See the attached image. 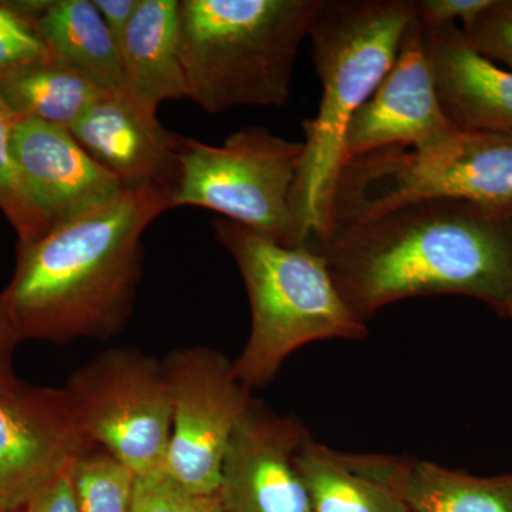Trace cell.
<instances>
[{
	"label": "cell",
	"instance_id": "1",
	"mask_svg": "<svg viewBox=\"0 0 512 512\" xmlns=\"http://www.w3.org/2000/svg\"><path fill=\"white\" fill-rule=\"evenodd\" d=\"M360 319L403 299L463 295L512 312V217L426 200L336 225L306 242Z\"/></svg>",
	"mask_w": 512,
	"mask_h": 512
},
{
	"label": "cell",
	"instance_id": "2",
	"mask_svg": "<svg viewBox=\"0 0 512 512\" xmlns=\"http://www.w3.org/2000/svg\"><path fill=\"white\" fill-rule=\"evenodd\" d=\"M173 191L127 187L110 204L18 245L0 302L22 340H109L126 328L143 271V232Z\"/></svg>",
	"mask_w": 512,
	"mask_h": 512
},
{
	"label": "cell",
	"instance_id": "3",
	"mask_svg": "<svg viewBox=\"0 0 512 512\" xmlns=\"http://www.w3.org/2000/svg\"><path fill=\"white\" fill-rule=\"evenodd\" d=\"M416 0H319L309 39L322 84L318 113L303 121V156L291 211L298 247L322 234L353 114L393 66Z\"/></svg>",
	"mask_w": 512,
	"mask_h": 512
},
{
	"label": "cell",
	"instance_id": "4",
	"mask_svg": "<svg viewBox=\"0 0 512 512\" xmlns=\"http://www.w3.org/2000/svg\"><path fill=\"white\" fill-rule=\"evenodd\" d=\"M319 0H183L178 56L187 97L208 113L284 106Z\"/></svg>",
	"mask_w": 512,
	"mask_h": 512
},
{
	"label": "cell",
	"instance_id": "5",
	"mask_svg": "<svg viewBox=\"0 0 512 512\" xmlns=\"http://www.w3.org/2000/svg\"><path fill=\"white\" fill-rule=\"evenodd\" d=\"M215 237L237 264L251 306V332L235 373L249 390L278 375L289 356L319 340H363L367 325L311 248L288 247L239 222L214 221Z\"/></svg>",
	"mask_w": 512,
	"mask_h": 512
},
{
	"label": "cell",
	"instance_id": "6",
	"mask_svg": "<svg viewBox=\"0 0 512 512\" xmlns=\"http://www.w3.org/2000/svg\"><path fill=\"white\" fill-rule=\"evenodd\" d=\"M426 200L470 202L512 217V133L458 131L437 146L386 148L348 161L323 232Z\"/></svg>",
	"mask_w": 512,
	"mask_h": 512
},
{
	"label": "cell",
	"instance_id": "7",
	"mask_svg": "<svg viewBox=\"0 0 512 512\" xmlns=\"http://www.w3.org/2000/svg\"><path fill=\"white\" fill-rule=\"evenodd\" d=\"M302 156L303 143L264 127L242 128L222 146L184 137L171 208H207L279 244L298 247L291 194Z\"/></svg>",
	"mask_w": 512,
	"mask_h": 512
},
{
	"label": "cell",
	"instance_id": "8",
	"mask_svg": "<svg viewBox=\"0 0 512 512\" xmlns=\"http://www.w3.org/2000/svg\"><path fill=\"white\" fill-rule=\"evenodd\" d=\"M64 390L97 447L134 474L165 466L173 406L163 362L134 348L104 350Z\"/></svg>",
	"mask_w": 512,
	"mask_h": 512
},
{
	"label": "cell",
	"instance_id": "9",
	"mask_svg": "<svg viewBox=\"0 0 512 512\" xmlns=\"http://www.w3.org/2000/svg\"><path fill=\"white\" fill-rule=\"evenodd\" d=\"M173 406L165 470L200 497H215L232 434L254 402L218 350L178 348L163 360Z\"/></svg>",
	"mask_w": 512,
	"mask_h": 512
},
{
	"label": "cell",
	"instance_id": "10",
	"mask_svg": "<svg viewBox=\"0 0 512 512\" xmlns=\"http://www.w3.org/2000/svg\"><path fill=\"white\" fill-rule=\"evenodd\" d=\"M64 389L0 394V512H19L40 490L96 448Z\"/></svg>",
	"mask_w": 512,
	"mask_h": 512
},
{
	"label": "cell",
	"instance_id": "11",
	"mask_svg": "<svg viewBox=\"0 0 512 512\" xmlns=\"http://www.w3.org/2000/svg\"><path fill=\"white\" fill-rule=\"evenodd\" d=\"M458 131L441 107L423 26L414 12L393 66L349 121L343 164L386 148L437 146Z\"/></svg>",
	"mask_w": 512,
	"mask_h": 512
},
{
	"label": "cell",
	"instance_id": "12",
	"mask_svg": "<svg viewBox=\"0 0 512 512\" xmlns=\"http://www.w3.org/2000/svg\"><path fill=\"white\" fill-rule=\"evenodd\" d=\"M309 431L254 400L232 434L221 468L218 500L224 512H313L298 467Z\"/></svg>",
	"mask_w": 512,
	"mask_h": 512
},
{
	"label": "cell",
	"instance_id": "13",
	"mask_svg": "<svg viewBox=\"0 0 512 512\" xmlns=\"http://www.w3.org/2000/svg\"><path fill=\"white\" fill-rule=\"evenodd\" d=\"M13 156L29 201L50 229L110 204L124 190L66 128L19 120Z\"/></svg>",
	"mask_w": 512,
	"mask_h": 512
},
{
	"label": "cell",
	"instance_id": "14",
	"mask_svg": "<svg viewBox=\"0 0 512 512\" xmlns=\"http://www.w3.org/2000/svg\"><path fill=\"white\" fill-rule=\"evenodd\" d=\"M69 131L124 188L154 184L174 192L177 187L184 137L161 126L156 111L126 90L104 94Z\"/></svg>",
	"mask_w": 512,
	"mask_h": 512
},
{
	"label": "cell",
	"instance_id": "15",
	"mask_svg": "<svg viewBox=\"0 0 512 512\" xmlns=\"http://www.w3.org/2000/svg\"><path fill=\"white\" fill-rule=\"evenodd\" d=\"M423 30L447 119L460 131L512 133V70L477 52L456 25Z\"/></svg>",
	"mask_w": 512,
	"mask_h": 512
},
{
	"label": "cell",
	"instance_id": "16",
	"mask_svg": "<svg viewBox=\"0 0 512 512\" xmlns=\"http://www.w3.org/2000/svg\"><path fill=\"white\" fill-rule=\"evenodd\" d=\"M342 456L357 473L399 495L412 512H512V474L474 477L413 457Z\"/></svg>",
	"mask_w": 512,
	"mask_h": 512
},
{
	"label": "cell",
	"instance_id": "17",
	"mask_svg": "<svg viewBox=\"0 0 512 512\" xmlns=\"http://www.w3.org/2000/svg\"><path fill=\"white\" fill-rule=\"evenodd\" d=\"M178 0H140L126 35L120 59L124 90L146 109L187 97L178 56Z\"/></svg>",
	"mask_w": 512,
	"mask_h": 512
},
{
	"label": "cell",
	"instance_id": "18",
	"mask_svg": "<svg viewBox=\"0 0 512 512\" xmlns=\"http://www.w3.org/2000/svg\"><path fill=\"white\" fill-rule=\"evenodd\" d=\"M35 28L55 59L86 74L103 92L124 90L119 47L93 0H50Z\"/></svg>",
	"mask_w": 512,
	"mask_h": 512
},
{
	"label": "cell",
	"instance_id": "19",
	"mask_svg": "<svg viewBox=\"0 0 512 512\" xmlns=\"http://www.w3.org/2000/svg\"><path fill=\"white\" fill-rule=\"evenodd\" d=\"M0 94L19 120L70 130L106 92L70 64L52 59L0 72Z\"/></svg>",
	"mask_w": 512,
	"mask_h": 512
},
{
	"label": "cell",
	"instance_id": "20",
	"mask_svg": "<svg viewBox=\"0 0 512 512\" xmlns=\"http://www.w3.org/2000/svg\"><path fill=\"white\" fill-rule=\"evenodd\" d=\"M298 467L311 494L313 512H412L390 488L357 473L342 451L303 441Z\"/></svg>",
	"mask_w": 512,
	"mask_h": 512
},
{
	"label": "cell",
	"instance_id": "21",
	"mask_svg": "<svg viewBox=\"0 0 512 512\" xmlns=\"http://www.w3.org/2000/svg\"><path fill=\"white\" fill-rule=\"evenodd\" d=\"M74 494L79 512H128L134 473L96 447L72 467Z\"/></svg>",
	"mask_w": 512,
	"mask_h": 512
},
{
	"label": "cell",
	"instance_id": "22",
	"mask_svg": "<svg viewBox=\"0 0 512 512\" xmlns=\"http://www.w3.org/2000/svg\"><path fill=\"white\" fill-rule=\"evenodd\" d=\"M19 119L0 94V210L19 235V244H29L50 231L29 201L13 156V130Z\"/></svg>",
	"mask_w": 512,
	"mask_h": 512
},
{
	"label": "cell",
	"instance_id": "23",
	"mask_svg": "<svg viewBox=\"0 0 512 512\" xmlns=\"http://www.w3.org/2000/svg\"><path fill=\"white\" fill-rule=\"evenodd\" d=\"M218 503L215 497L192 494L165 466L143 474H134L128 512H210Z\"/></svg>",
	"mask_w": 512,
	"mask_h": 512
},
{
	"label": "cell",
	"instance_id": "24",
	"mask_svg": "<svg viewBox=\"0 0 512 512\" xmlns=\"http://www.w3.org/2000/svg\"><path fill=\"white\" fill-rule=\"evenodd\" d=\"M55 59L37 35L35 25L9 2H0V72Z\"/></svg>",
	"mask_w": 512,
	"mask_h": 512
},
{
	"label": "cell",
	"instance_id": "25",
	"mask_svg": "<svg viewBox=\"0 0 512 512\" xmlns=\"http://www.w3.org/2000/svg\"><path fill=\"white\" fill-rule=\"evenodd\" d=\"M464 33L477 52L512 70V0H494Z\"/></svg>",
	"mask_w": 512,
	"mask_h": 512
},
{
	"label": "cell",
	"instance_id": "26",
	"mask_svg": "<svg viewBox=\"0 0 512 512\" xmlns=\"http://www.w3.org/2000/svg\"><path fill=\"white\" fill-rule=\"evenodd\" d=\"M493 2L494 0H416V12L424 28L456 25V20H461L466 32Z\"/></svg>",
	"mask_w": 512,
	"mask_h": 512
},
{
	"label": "cell",
	"instance_id": "27",
	"mask_svg": "<svg viewBox=\"0 0 512 512\" xmlns=\"http://www.w3.org/2000/svg\"><path fill=\"white\" fill-rule=\"evenodd\" d=\"M19 512H79L74 494L72 468L46 485Z\"/></svg>",
	"mask_w": 512,
	"mask_h": 512
},
{
	"label": "cell",
	"instance_id": "28",
	"mask_svg": "<svg viewBox=\"0 0 512 512\" xmlns=\"http://www.w3.org/2000/svg\"><path fill=\"white\" fill-rule=\"evenodd\" d=\"M20 342L23 340L0 302V394L16 392L25 384L16 377L13 367V357Z\"/></svg>",
	"mask_w": 512,
	"mask_h": 512
},
{
	"label": "cell",
	"instance_id": "29",
	"mask_svg": "<svg viewBox=\"0 0 512 512\" xmlns=\"http://www.w3.org/2000/svg\"><path fill=\"white\" fill-rule=\"evenodd\" d=\"M93 3L99 10L101 18L106 22L107 28L120 50L121 40L126 35L128 25L140 5V0H93Z\"/></svg>",
	"mask_w": 512,
	"mask_h": 512
},
{
	"label": "cell",
	"instance_id": "30",
	"mask_svg": "<svg viewBox=\"0 0 512 512\" xmlns=\"http://www.w3.org/2000/svg\"><path fill=\"white\" fill-rule=\"evenodd\" d=\"M210 512H224V510H222L220 500H218V503L215 504V507L212 508V510Z\"/></svg>",
	"mask_w": 512,
	"mask_h": 512
},
{
	"label": "cell",
	"instance_id": "31",
	"mask_svg": "<svg viewBox=\"0 0 512 512\" xmlns=\"http://www.w3.org/2000/svg\"><path fill=\"white\" fill-rule=\"evenodd\" d=\"M510 319L512 320V312H511V315H510Z\"/></svg>",
	"mask_w": 512,
	"mask_h": 512
}]
</instances>
